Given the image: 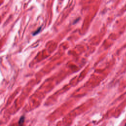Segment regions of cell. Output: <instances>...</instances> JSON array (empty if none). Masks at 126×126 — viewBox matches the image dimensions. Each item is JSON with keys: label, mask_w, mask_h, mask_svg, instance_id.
Here are the masks:
<instances>
[{"label": "cell", "mask_w": 126, "mask_h": 126, "mask_svg": "<svg viewBox=\"0 0 126 126\" xmlns=\"http://www.w3.org/2000/svg\"><path fill=\"white\" fill-rule=\"evenodd\" d=\"M41 27H40L36 31H35V32H34V33H33V35H37V34H38L40 32V30H41Z\"/></svg>", "instance_id": "6da1fadb"}, {"label": "cell", "mask_w": 126, "mask_h": 126, "mask_svg": "<svg viewBox=\"0 0 126 126\" xmlns=\"http://www.w3.org/2000/svg\"><path fill=\"white\" fill-rule=\"evenodd\" d=\"M125 125H126V124H125Z\"/></svg>", "instance_id": "3957f363"}, {"label": "cell", "mask_w": 126, "mask_h": 126, "mask_svg": "<svg viewBox=\"0 0 126 126\" xmlns=\"http://www.w3.org/2000/svg\"><path fill=\"white\" fill-rule=\"evenodd\" d=\"M24 117H22L20 118V120L19 121V124H20V125L22 124L23 123V122H24Z\"/></svg>", "instance_id": "7a4b0ae2"}]
</instances>
